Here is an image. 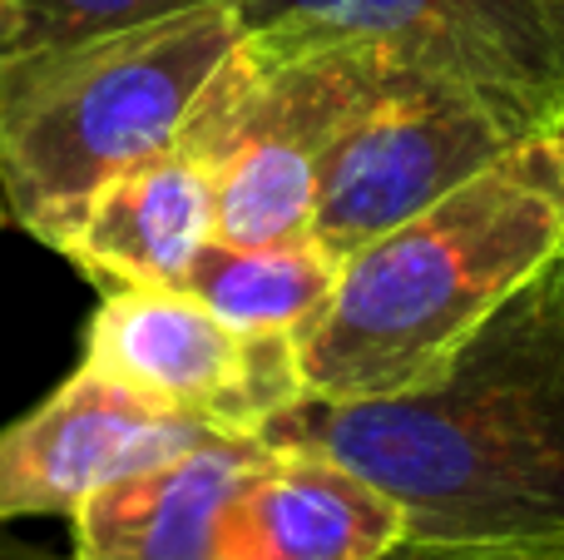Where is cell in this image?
Segmentation results:
<instances>
[{
    "label": "cell",
    "mask_w": 564,
    "mask_h": 560,
    "mask_svg": "<svg viewBox=\"0 0 564 560\" xmlns=\"http://www.w3.org/2000/svg\"><path fill=\"white\" fill-rule=\"evenodd\" d=\"M258 437L367 476L401 506L406 541H564V248L431 383L367 402L302 397Z\"/></svg>",
    "instance_id": "obj_1"
},
{
    "label": "cell",
    "mask_w": 564,
    "mask_h": 560,
    "mask_svg": "<svg viewBox=\"0 0 564 560\" xmlns=\"http://www.w3.org/2000/svg\"><path fill=\"white\" fill-rule=\"evenodd\" d=\"M564 248L535 139L426 214L341 258L322 323L297 343L312 402H367L431 383L456 347Z\"/></svg>",
    "instance_id": "obj_2"
},
{
    "label": "cell",
    "mask_w": 564,
    "mask_h": 560,
    "mask_svg": "<svg viewBox=\"0 0 564 560\" xmlns=\"http://www.w3.org/2000/svg\"><path fill=\"white\" fill-rule=\"evenodd\" d=\"M243 30L228 0L0 55V189L45 244L89 194L178 149Z\"/></svg>",
    "instance_id": "obj_3"
},
{
    "label": "cell",
    "mask_w": 564,
    "mask_h": 560,
    "mask_svg": "<svg viewBox=\"0 0 564 560\" xmlns=\"http://www.w3.org/2000/svg\"><path fill=\"white\" fill-rule=\"evenodd\" d=\"M426 79L371 50H273L238 40L204 89L178 149L214 179L218 244H297L312 238L317 159L361 109Z\"/></svg>",
    "instance_id": "obj_4"
},
{
    "label": "cell",
    "mask_w": 564,
    "mask_h": 560,
    "mask_svg": "<svg viewBox=\"0 0 564 560\" xmlns=\"http://www.w3.org/2000/svg\"><path fill=\"white\" fill-rule=\"evenodd\" d=\"M253 45L371 50L520 139L564 115V0H228Z\"/></svg>",
    "instance_id": "obj_5"
},
{
    "label": "cell",
    "mask_w": 564,
    "mask_h": 560,
    "mask_svg": "<svg viewBox=\"0 0 564 560\" xmlns=\"http://www.w3.org/2000/svg\"><path fill=\"white\" fill-rule=\"evenodd\" d=\"M85 363L169 412L234 437H258L307 397L292 337L243 333L188 288H109L89 323Z\"/></svg>",
    "instance_id": "obj_6"
},
{
    "label": "cell",
    "mask_w": 564,
    "mask_h": 560,
    "mask_svg": "<svg viewBox=\"0 0 564 560\" xmlns=\"http://www.w3.org/2000/svg\"><path fill=\"white\" fill-rule=\"evenodd\" d=\"M525 139L486 105L441 85H411L361 109L317 159L312 238L351 258L371 238L426 214Z\"/></svg>",
    "instance_id": "obj_7"
},
{
    "label": "cell",
    "mask_w": 564,
    "mask_h": 560,
    "mask_svg": "<svg viewBox=\"0 0 564 560\" xmlns=\"http://www.w3.org/2000/svg\"><path fill=\"white\" fill-rule=\"evenodd\" d=\"M208 432L79 363L69 383L0 432V521L69 516L85 496L188 452Z\"/></svg>",
    "instance_id": "obj_8"
},
{
    "label": "cell",
    "mask_w": 564,
    "mask_h": 560,
    "mask_svg": "<svg viewBox=\"0 0 564 560\" xmlns=\"http://www.w3.org/2000/svg\"><path fill=\"white\" fill-rule=\"evenodd\" d=\"M406 541L387 492L312 446H273L224 516L218 560H381Z\"/></svg>",
    "instance_id": "obj_9"
},
{
    "label": "cell",
    "mask_w": 564,
    "mask_h": 560,
    "mask_svg": "<svg viewBox=\"0 0 564 560\" xmlns=\"http://www.w3.org/2000/svg\"><path fill=\"white\" fill-rule=\"evenodd\" d=\"M263 452V437L208 432L188 452L85 496L69 511V560H218L224 516Z\"/></svg>",
    "instance_id": "obj_10"
},
{
    "label": "cell",
    "mask_w": 564,
    "mask_h": 560,
    "mask_svg": "<svg viewBox=\"0 0 564 560\" xmlns=\"http://www.w3.org/2000/svg\"><path fill=\"white\" fill-rule=\"evenodd\" d=\"M214 238V179L188 149H169V154L109 179L45 244L105 288H184L188 268Z\"/></svg>",
    "instance_id": "obj_11"
},
{
    "label": "cell",
    "mask_w": 564,
    "mask_h": 560,
    "mask_svg": "<svg viewBox=\"0 0 564 560\" xmlns=\"http://www.w3.org/2000/svg\"><path fill=\"white\" fill-rule=\"evenodd\" d=\"M341 278V258L327 254L317 238L297 244H208L188 268V293L208 303L243 333L263 337H302L322 323Z\"/></svg>",
    "instance_id": "obj_12"
},
{
    "label": "cell",
    "mask_w": 564,
    "mask_h": 560,
    "mask_svg": "<svg viewBox=\"0 0 564 560\" xmlns=\"http://www.w3.org/2000/svg\"><path fill=\"white\" fill-rule=\"evenodd\" d=\"M194 6H208V0H0V55L25 45L134 30Z\"/></svg>",
    "instance_id": "obj_13"
},
{
    "label": "cell",
    "mask_w": 564,
    "mask_h": 560,
    "mask_svg": "<svg viewBox=\"0 0 564 560\" xmlns=\"http://www.w3.org/2000/svg\"><path fill=\"white\" fill-rule=\"evenodd\" d=\"M381 560H516L506 546H431V541H401Z\"/></svg>",
    "instance_id": "obj_14"
},
{
    "label": "cell",
    "mask_w": 564,
    "mask_h": 560,
    "mask_svg": "<svg viewBox=\"0 0 564 560\" xmlns=\"http://www.w3.org/2000/svg\"><path fill=\"white\" fill-rule=\"evenodd\" d=\"M535 154H540V164H545V179H550V189H555V204L564 218V115L545 134H535Z\"/></svg>",
    "instance_id": "obj_15"
},
{
    "label": "cell",
    "mask_w": 564,
    "mask_h": 560,
    "mask_svg": "<svg viewBox=\"0 0 564 560\" xmlns=\"http://www.w3.org/2000/svg\"><path fill=\"white\" fill-rule=\"evenodd\" d=\"M0 560H59L55 551H45V546L25 541V536H15V526L0 521Z\"/></svg>",
    "instance_id": "obj_16"
},
{
    "label": "cell",
    "mask_w": 564,
    "mask_h": 560,
    "mask_svg": "<svg viewBox=\"0 0 564 560\" xmlns=\"http://www.w3.org/2000/svg\"><path fill=\"white\" fill-rule=\"evenodd\" d=\"M516 560H564V541H550V546H506Z\"/></svg>",
    "instance_id": "obj_17"
},
{
    "label": "cell",
    "mask_w": 564,
    "mask_h": 560,
    "mask_svg": "<svg viewBox=\"0 0 564 560\" xmlns=\"http://www.w3.org/2000/svg\"><path fill=\"white\" fill-rule=\"evenodd\" d=\"M0 218H6V198H0Z\"/></svg>",
    "instance_id": "obj_18"
}]
</instances>
